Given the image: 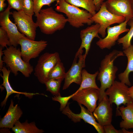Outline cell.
<instances>
[{
	"mask_svg": "<svg viewBox=\"0 0 133 133\" xmlns=\"http://www.w3.org/2000/svg\"><path fill=\"white\" fill-rule=\"evenodd\" d=\"M124 55L123 52L114 50L106 55L101 61L97 76V79L100 81L101 84L99 90L98 103L106 95L105 90L110 87L115 81L118 68L114 65V61L118 57Z\"/></svg>",
	"mask_w": 133,
	"mask_h": 133,
	"instance_id": "cell-1",
	"label": "cell"
},
{
	"mask_svg": "<svg viewBox=\"0 0 133 133\" xmlns=\"http://www.w3.org/2000/svg\"><path fill=\"white\" fill-rule=\"evenodd\" d=\"M50 7L42 9L36 17V23L41 32L47 35L52 34L63 29L67 19L61 14Z\"/></svg>",
	"mask_w": 133,
	"mask_h": 133,
	"instance_id": "cell-2",
	"label": "cell"
},
{
	"mask_svg": "<svg viewBox=\"0 0 133 133\" xmlns=\"http://www.w3.org/2000/svg\"><path fill=\"white\" fill-rule=\"evenodd\" d=\"M55 6V10L64 14L67 22L73 27L78 28L85 24L90 25L94 22L90 19L92 16L87 11L70 4L65 0H59Z\"/></svg>",
	"mask_w": 133,
	"mask_h": 133,
	"instance_id": "cell-3",
	"label": "cell"
},
{
	"mask_svg": "<svg viewBox=\"0 0 133 133\" xmlns=\"http://www.w3.org/2000/svg\"><path fill=\"white\" fill-rule=\"evenodd\" d=\"M3 52L4 63L15 76L17 75L19 71L26 77L30 76L34 70L33 67L29 63L23 60L19 49L11 46L3 50Z\"/></svg>",
	"mask_w": 133,
	"mask_h": 133,
	"instance_id": "cell-4",
	"label": "cell"
},
{
	"mask_svg": "<svg viewBox=\"0 0 133 133\" xmlns=\"http://www.w3.org/2000/svg\"><path fill=\"white\" fill-rule=\"evenodd\" d=\"M129 87L125 84L121 82L115 81L112 86L107 89L105 94L109 97L110 104L115 103L116 106V116H121L119 106L122 104L126 105L133 102L128 94Z\"/></svg>",
	"mask_w": 133,
	"mask_h": 133,
	"instance_id": "cell-5",
	"label": "cell"
},
{
	"mask_svg": "<svg viewBox=\"0 0 133 133\" xmlns=\"http://www.w3.org/2000/svg\"><path fill=\"white\" fill-rule=\"evenodd\" d=\"M61 61L59 53L46 52L39 57L34 69V75L38 81L45 84L48 80L49 74L52 69Z\"/></svg>",
	"mask_w": 133,
	"mask_h": 133,
	"instance_id": "cell-6",
	"label": "cell"
},
{
	"mask_svg": "<svg viewBox=\"0 0 133 133\" xmlns=\"http://www.w3.org/2000/svg\"><path fill=\"white\" fill-rule=\"evenodd\" d=\"M90 19L94 22L100 25L99 33L102 38L106 36V30L108 27L114 24H120L126 20L124 17L115 15L110 12L106 7L105 2H104L98 12L93 16Z\"/></svg>",
	"mask_w": 133,
	"mask_h": 133,
	"instance_id": "cell-7",
	"label": "cell"
},
{
	"mask_svg": "<svg viewBox=\"0 0 133 133\" xmlns=\"http://www.w3.org/2000/svg\"><path fill=\"white\" fill-rule=\"evenodd\" d=\"M18 44L21 47L22 59L25 62L29 63L31 59L37 57L45 49L48 43L44 40L36 41L31 40L25 36L19 40Z\"/></svg>",
	"mask_w": 133,
	"mask_h": 133,
	"instance_id": "cell-8",
	"label": "cell"
},
{
	"mask_svg": "<svg viewBox=\"0 0 133 133\" xmlns=\"http://www.w3.org/2000/svg\"><path fill=\"white\" fill-rule=\"evenodd\" d=\"M12 17L19 31L27 38L35 40L36 30L38 26L31 17L23 11H14Z\"/></svg>",
	"mask_w": 133,
	"mask_h": 133,
	"instance_id": "cell-9",
	"label": "cell"
},
{
	"mask_svg": "<svg viewBox=\"0 0 133 133\" xmlns=\"http://www.w3.org/2000/svg\"><path fill=\"white\" fill-rule=\"evenodd\" d=\"M87 56L82 53L75 57L71 67L66 73L63 89H67L73 83L80 85L82 82L83 68L85 67V61Z\"/></svg>",
	"mask_w": 133,
	"mask_h": 133,
	"instance_id": "cell-10",
	"label": "cell"
},
{
	"mask_svg": "<svg viewBox=\"0 0 133 133\" xmlns=\"http://www.w3.org/2000/svg\"><path fill=\"white\" fill-rule=\"evenodd\" d=\"M10 9L8 6L5 10L0 12V25L7 33L11 46L17 47L19 40L25 36L19 31L16 24L10 20L9 16L12 13L10 11Z\"/></svg>",
	"mask_w": 133,
	"mask_h": 133,
	"instance_id": "cell-11",
	"label": "cell"
},
{
	"mask_svg": "<svg viewBox=\"0 0 133 133\" xmlns=\"http://www.w3.org/2000/svg\"><path fill=\"white\" fill-rule=\"evenodd\" d=\"M68 103L66 106L62 111V113L66 116L72 121L75 123L80 122L81 119L84 121L93 126L99 133H104L103 126L97 122L92 113L82 106V104L78 103L81 109L80 113L76 114L70 109Z\"/></svg>",
	"mask_w": 133,
	"mask_h": 133,
	"instance_id": "cell-12",
	"label": "cell"
},
{
	"mask_svg": "<svg viewBox=\"0 0 133 133\" xmlns=\"http://www.w3.org/2000/svg\"><path fill=\"white\" fill-rule=\"evenodd\" d=\"M128 20H125L117 25L108 27L106 36L103 38L99 39L96 42L97 45L101 49H110L116 44V41L119 39V35L129 30V29L126 28Z\"/></svg>",
	"mask_w": 133,
	"mask_h": 133,
	"instance_id": "cell-13",
	"label": "cell"
},
{
	"mask_svg": "<svg viewBox=\"0 0 133 133\" xmlns=\"http://www.w3.org/2000/svg\"><path fill=\"white\" fill-rule=\"evenodd\" d=\"M72 99L78 103L84 105L88 110L93 112L97 107V101L99 99V90L89 88L76 91Z\"/></svg>",
	"mask_w": 133,
	"mask_h": 133,
	"instance_id": "cell-14",
	"label": "cell"
},
{
	"mask_svg": "<svg viewBox=\"0 0 133 133\" xmlns=\"http://www.w3.org/2000/svg\"><path fill=\"white\" fill-rule=\"evenodd\" d=\"M108 96L105 95L93 112V115L98 123L103 126L111 124L113 110Z\"/></svg>",
	"mask_w": 133,
	"mask_h": 133,
	"instance_id": "cell-15",
	"label": "cell"
},
{
	"mask_svg": "<svg viewBox=\"0 0 133 133\" xmlns=\"http://www.w3.org/2000/svg\"><path fill=\"white\" fill-rule=\"evenodd\" d=\"M107 9L115 15L129 20L133 17L131 0H107L105 2Z\"/></svg>",
	"mask_w": 133,
	"mask_h": 133,
	"instance_id": "cell-16",
	"label": "cell"
},
{
	"mask_svg": "<svg viewBox=\"0 0 133 133\" xmlns=\"http://www.w3.org/2000/svg\"><path fill=\"white\" fill-rule=\"evenodd\" d=\"M100 25L96 23L95 24L88 26L82 30L80 32V37L81 43L80 48L76 53L75 56L82 53L83 49L85 50V54L87 56L89 50L91 43L94 38H101L99 35Z\"/></svg>",
	"mask_w": 133,
	"mask_h": 133,
	"instance_id": "cell-17",
	"label": "cell"
},
{
	"mask_svg": "<svg viewBox=\"0 0 133 133\" xmlns=\"http://www.w3.org/2000/svg\"><path fill=\"white\" fill-rule=\"evenodd\" d=\"M14 104L13 100H11L6 114L0 119V128H12L22 115L23 112L20 107L17 104L15 106Z\"/></svg>",
	"mask_w": 133,
	"mask_h": 133,
	"instance_id": "cell-18",
	"label": "cell"
},
{
	"mask_svg": "<svg viewBox=\"0 0 133 133\" xmlns=\"http://www.w3.org/2000/svg\"><path fill=\"white\" fill-rule=\"evenodd\" d=\"M0 70L2 73V75L0 74V76L3 80V82L1 85L5 88L6 91V97L3 100L1 103V106L2 107L5 106L8 97L12 94L14 93L21 94L29 98L32 97L33 95L39 94L37 93H34L19 92L14 90L12 87L9 80V75L11 72L10 70L9 69H7L6 67L4 66Z\"/></svg>",
	"mask_w": 133,
	"mask_h": 133,
	"instance_id": "cell-19",
	"label": "cell"
},
{
	"mask_svg": "<svg viewBox=\"0 0 133 133\" xmlns=\"http://www.w3.org/2000/svg\"><path fill=\"white\" fill-rule=\"evenodd\" d=\"M123 52L127 58V64L125 71L118 75V78L121 82L130 86L131 83L129 79V75L131 72H133V45H131L124 50Z\"/></svg>",
	"mask_w": 133,
	"mask_h": 133,
	"instance_id": "cell-20",
	"label": "cell"
},
{
	"mask_svg": "<svg viewBox=\"0 0 133 133\" xmlns=\"http://www.w3.org/2000/svg\"><path fill=\"white\" fill-rule=\"evenodd\" d=\"M122 120L120 123V127L128 130L133 129V102L127 104L126 106L119 107Z\"/></svg>",
	"mask_w": 133,
	"mask_h": 133,
	"instance_id": "cell-21",
	"label": "cell"
},
{
	"mask_svg": "<svg viewBox=\"0 0 133 133\" xmlns=\"http://www.w3.org/2000/svg\"><path fill=\"white\" fill-rule=\"evenodd\" d=\"M28 121L26 120L21 123L17 121L12 128V131L15 133H42L44 132L36 127L34 122L29 123Z\"/></svg>",
	"mask_w": 133,
	"mask_h": 133,
	"instance_id": "cell-22",
	"label": "cell"
},
{
	"mask_svg": "<svg viewBox=\"0 0 133 133\" xmlns=\"http://www.w3.org/2000/svg\"><path fill=\"white\" fill-rule=\"evenodd\" d=\"M99 72L98 71L94 74H91L85 69H83L82 72V82L80 86L77 90L79 91L87 88H91L99 90V88L96 82V78Z\"/></svg>",
	"mask_w": 133,
	"mask_h": 133,
	"instance_id": "cell-23",
	"label": "cell"
},
{
	"mask_svg": "<svg viewBox=\"0 0 133 133\" xmlns=\"http://www.w3.org/2000/svg\"><path fill=\"white\" fill-rule=\"evenodd\" d=\"M68 3L85 9L93 16L96 13V8L93 0H65Z\"/></svg>",
	"mask_w": 133,
	"mask_h": 133,
	"instance_id": "cell-24",
	"label": "cell"
},
{
	"mask_svg": "<svg viewBox=\"0 0 133 133\" xmlns=\"http://www.w3.org/2000/svg\"><path fill=\"white\" fill-rule=\"evenodd\" d=\"M66 73L63 63L61 61H59L50 72L48 80L54 79L62 81L65 79Z\"/></svg>",
	"mask_w": 133,
	"mask_h": 133,
	"instance_id": "cell-25",
	"label": "cell"
},
{
	"mask_svg": "<svg viewBox=\"0 0 133 133\" xmlns=\"http://www.w3.org/2000/svg\"><path fill=\"white\" fill-rule=\"evenodd\" d=\"M127 24L130 26V29L125 35L119 38L117 41L118 44H122L124 50L131 45V41L133 37V17L128 20Z\"/></svg>",
	"mask_w": 133,
	"mask_h": 133,
	"instance_id": "cell-26",
	"label": "cell"
},
{
	"mask_svg": "<svg viewBox=\"0 0 133 133\" xmlns=\"http://www.w3.org/2000/svg\"><path fill=\"white\" fill-rule=\"evenodd\" d=\"M62 81L54 79L47 81L45 83L46 90L50 92L54 96H57L61 95L60 91Z\"/></svg>",
	"mask_w": 133,
	"mask_h": 133,
	"instance_id": "cell-27",
	"label": "cell"
},
{
	"mask_svg": "<svg viewBox=\"0 0 133 133\" xmlns=\"http://www.w3.org/2000/svg\"><path fill=\"white\" fill-rule=\"evenodd\" d=\"M59 0H33L34 4V12L36 17L39 13L43 6L47 5L50 6L54 2L58 1Z\"/></svg>",
	"mask_w": 133,
	"mask_h": 133,
	"instance_id": "cell-28",
	"label": "cell"
},
{
	"mask_svg": "<svg viewBox=\"0 0 133 133\" xmlns=\"http://www.w3.org/2000/svg\"><path fill=\"white\" fill-rule=\"evenodd\" d=\"M22 11L26 14L33 17L34 14L33 0H22Z\"/></svg>",
	"mask_w": 133,
	"mask_h": 133,
	"instance_id": "cell-29",
	"label": "cell"
},
{
	"mask_svg": "<svg viewBox=\"0 0 133 133\" xmlns=\"http://www.w3.org/2000/svg\"><path fill=\"white\" fill-rule=\"evenodd\" d=\"M75 93L68 96L62 97L61 95L57 96H54L52 98V100L57 101L59 102L60 106V111H62L65 108L68 103V101L74 95Z\"/></svg>",
	"mask_w": 133,
	"mask_h": 133,
	"instance_id": "cell-30",
	"label": "cell"
},
{
	"mask_svg": "<svg viewBox=\"0 0 133 133\" xmlns=\"http://www.w3.org/2000/svg\"><path fill=\"white\" fill-rule=\"evenodd\" d=\"M0 45L3 48L11 46L7 33L1 27H0Z\"/></svg>",
	"mask_w": 133,
	"mask_h": 133,
	"instance_id": "cell-31",
	"label": "cell"
},
{
	"mask_svg": "<svg viewBox=\"0 0 133 133\" xmlns=\"http://www.w3.org/2000/svg\"><path fill=\"white\" fill-rule=\"evenodd\" d=\"M6 0L11 9H13L18 11H22V0Z\"/></svg>",
	"mask_w": 133,
	"mask_h": 133,
	"instance_id": "cell-32",
	"label": "cell"
},
{
	"mask_svg": "<svg viewBox=\"0 0 133 133\" xmlns=\"http://www.w3.org/2000/svg\"><path fill=\"white\" fill-rule=\"evenodd\" d=\"M103 127L105 133H123L122 129H116L111 124L104 125Z\"/></svg>",
	"mask_w": 133,
	"mask_h": 133,
	"instance_id": "cell-33",
	"label": "cell"
},
{
	"mask_svg": "<svg viewBox=\"0 0 133 133\" xmlns=\"http://www.w3.org/2000/svg\"><path fill=\"white\" fill-rule=\"evenodd\" d=\"M96 8V11H98L104 0H93Z\"/></svg>",
	"mask_w": 133,
	"mask_h": 133,
	"instance_id": "cell-34",
	"label": "cell"
},
{
	"mask_svg": "<svg viewBox=\"0 0 133 133\" xmlns=\"http://www.w3.org/2000/svg\"><path fill=\"white\" fill-rule=\"evenodd\" d=\"M3 48L0 46V69H1L4 66V62L2 58V56L3 55L4 53L3 50Z\"/></svg>",
	"mask_w": 133,
	"mask_h": 133,
	"instance_id": "cell-35",
	"label": "cell"
},
{
	"mask_svg": "<svg viewBox=\"0 0 133 133\" xmlns=\"http://www.w3.org/2000/svg\"><path fill=\"white\" fill-rule=\"evenodd\" d=\"M5 0H0V12L4 11V9L6 6V4L4 2Z\"/></svg>",
	"mask_w": 133,
	"mask_h": 133,
	"instance_id": "cell-36",
	"label": "cell"
},
{
	"mask_svg": "<svg viewBox=\"0 0 133 133\" xmlns=\"http://www.w3.org/2000/svg\"><path fill=\"white\" fill-rule=\"evenodd\" d=\"M128 93L129 96L133 100V84L132 86L129 88Z\"/></svg>",
	"mask_w": 133,
	"mask_h": 133,
	"instance_id": "cell-37",
	"label": "cell"
},
{
	"mask_svg": "<svg viewBox=\"0 0 133 133\" xmlns=\"http://www.w3.org/2000/svg\"><path fill=\"white\" fill-rule=\"evenodd\" d=\"M123 133H133V132L131 131H129L124 128H122L121 129Z\"/></svg>",
	"mask_w": 133,
	"mask_h": 133,
	"instance_id": "cell-38",
	"label": "cell"
},
{
	"mask_svg": "<svg viewBox=\"0 0 133 133\" xmlns=\"http://www.w3.org/2000/svg\"><path fill=\"white\" fill-rule=\"evenodd\" d=\"M131 7L132 13L133 15V0H131Z\"/></svg>",
	"mask_w": 133,
	"mask_h": 133,
	"instance_id": "cell-39",
	"label": "cell"
}]
</instances>
